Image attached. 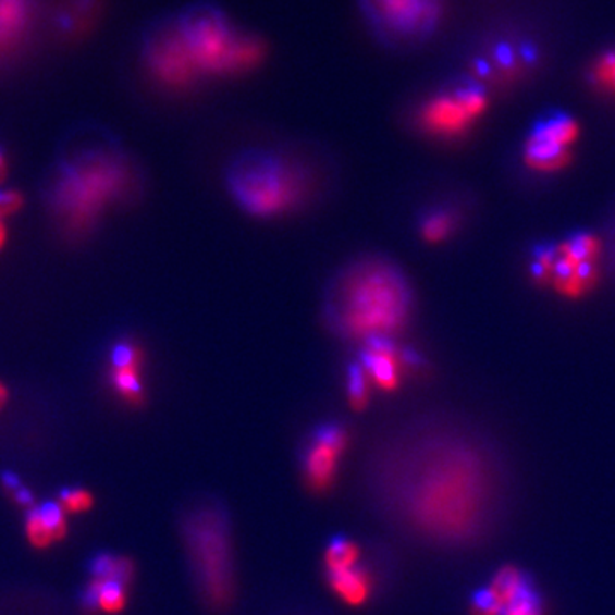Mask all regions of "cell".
Instances as JSON below:
<instances>
[{"label": "cell", "mask_w": 615, "mask_h": 615, "mask_svg": "<svg viewBox=\"0 0 615 615\" xmlns=\"http://www.w3.org/2000/svg\"><path fill=\"white\" fill-rule=\"evenodd\" d=\"M26 536L36 549H48L67 536V520L59 504L32 508L26 520Z\"/></svg>", "instance_id": "obj_18"}, {"label": "cell", "mask_w": 615, "mask_h": 615, "mask_svg": "<svg viewBox=\"0 0 615 615\" xmlns=\"http://www.w3.org/2000/svg\"><path fill=\"white\" fill-rule=\"evenodd\" d=\"M140 62L152 79L179 88L194 83L199 74L192 64L176 29L173 12L156 17L140 35Z\"/></svg>", "instance_id": "obj_11"}, {"label": "cell", "mask_w": 615, "mask_h": 615, "mask_svg": "<svg viewBox=\"0 0 615 615\" xmlns=\"http://www.w3.org/2000/svg\"><path fill=\"white\" fill-rule=\"evenodd\" d=\"M5 175H8V159L0 149V182H4Z\"/></svg>", "instance_id": "obj_28"}, {"label": "cell", "mask_w": 615, "mask_h": 615, "mask_svg": "<svg viewBox=\"0 0 615 615\" xmlns=\"http://www.w3.org/2000/svg\"><path fill=\"white\" fill-rule=\"evenodd\" d=\"M472 607L477 615L542 614L532 578L512 566L494 573L491 581L477 590Z\"/></svg>", "instance_id": "obj_12"}, {"label": "cell", "mask_w": 615, "mask_h": 615, "mask_svg": "<svg viewBox=\"0 0 615 615\" xmlns=\"http://www.w3.org/2000/svg\"><path fill=\"white\" fill-rule=\"evenodd\" d=\"M602 235L605 239V270L615 278V212L605 224Z\"/></svg>", "instance_id": "obj_26"}, {"label": "cell", "mask_w": 615, "mask_h": 615, "mask_svg": "<svg viewBox=\"0 0 615 615\" xmlns=\"http://www.w3.org/2000/svg\"><path fill=\"white\" fill-rule=\"evenodd\" d=\"M590 83L600 93L615 96V50L605 52L595 60L590 69Z\"/></svg>", "instance_id": "obj_24"}, {"label": "cell", "mask_w": 615, "mask_h": 615, "mask_svg": "<svg viewBox=\"0 0 615 615\" xmlns=\"http://www.w3.org/2000/svg\"><path fill=\"white\" fill-rule=\"evenodd\" d=\"M369 35L390 52H410L436 35L441 0H356Z\"/></svg>", "instance_id": "obj_8"}, {"label": "cell", "mask_w": 615, "mask_h": 615, "mask_svg": "<svg viewBox=\"0 0 615 615\" xmlns=\"http://www.w3.org/2000/svg\"><path fill=\"white\" fill-rule=\"evenodd\" d=\"M95 504V497L91 492L86 489H69L62 492L59 506L65 515H79V513L88 512Z\"/></svg>", "instance_id": "obj_25"}, {"label": "cell", "mask_w": 615, "mask_h": 615, "mask_svg": "<svg viewBox=\"0 0 615 615\" xmlns=\"http://www.w3.org/2000/svg\"><path fill=\"white\" fill-rule=\"evenodd\" d=\"M374 508L393 527L440 551L500 539L518 506V476L491 431L458 414L429 410L374 443L365 467Z\"/></svg>", "instance_id": "obj_1"}, {"label": "cell", "mask_w": 615, "mask_h": 615, "mask_svg": "<svg viewBox=\"0 0 615 615\" xmlns=\"http://www.w3.org/2000/svg\"><path fill=\"white\" fill-rule=\"evenodd\" d=\"M605 270V239L602 231L576 230L554 239L548 290L564 299H583L599 287Z\"/></svg>", "instance_id": "obj_9"}, {"label": "cell", "mask_w": 615, "mask_h": 615, "mask_svg": "<svg viewBox=\"0 0 615 615\" xmlns=\"http://www.w3.org/2000/svg\"><path fill=\"white\" fill-rule=\"evenodd\" d=\"M580 137V123L571 113L545 112L521 139L518 163L530 179H554L571 167Z\"/></svg>", "instance_id": "obj_10"}, {"label": "cell", "mask_w": 615, "mask_h": 615, "mask_svg": "<svg viewBox=\"0 0 615 615\" xmlns=\"http://www.w3.org/2000/svg\"><path fill=\"white\" fill-rule=\"evenodd\" d=\"M349 443L347 429L337 422L318 426L305 457H303V472L305 479L313 491H325L337 472L339 458L346 452Z\"/></svg>", "instance_id": "obj_15"}, {"label": "cell", "mask_w": 615, "mask_h": 615, "mask_svg": "<svg viewBox=\"0 0 615 615\" xmlns=\"http://www.w3.org/2000/svg\"><path fill=\"white\" fill-rule=\"evenodd\" d=\"M327 576H329L330 588L346 604L358 607L368 602L371 596V590H373L371 576L359 564L356 568L346 569V571L327 573Z\"/></svg>", "instance_id": "obj_19"}, {"label": "cell", "mask_w": 615, "mask_h": 615, "mask_svg": "<svg viewBox=\"0 0 615 615\" xmlns=\"http://www.w3.org/2000/svg\"><path fill=\"white\" fill-rule=\"evenodd\" d=\"M327 175L311 156L281 146L246 147L224 168L226 194L248 218L272 221L311 206Z\"/></svg>", "instance_id": "obj_4"}, {"label": "cell", "mask_w": 615, "mask_h": 615, "mask_svg": "<svg viewBox=\"0 0 615 615\" xmlns=\"http://www.w3.org/2000/svg\"><path fill=\"white\" fill-rule=\"evenodd\" d=\"M371 381L358 359L347 368V397L353 409L365 410L371 395Z\"/></svg>", "instance_id": "obj_23"}, {"label": "cell", "mask_w": 615, "mask_h": 615, "mask_svg": "<svg viewBox=\"0 0 615 615\" xmlns=\"http://www.w3.org/2000/svg\"><path fill=\"white\" fill-rule=\"evenodd\" d=\"M93 576L103 580H115L128 585L134 578V564L125 557L101 554L93 561Z\"/></svg>", "instance_id": "obj_22"}, {"label": "cell", "mask_w": 615, "mask_h": 615, "mask_svg": "<svg viewBox=\"0 0 615 615\" xmlns=\"http://www.w3.org/2000/svg\"><path fill=\"white\" fill-rule=\"evenodd\" d=\"M194 583L207 607L224 611L235 600L236 571L230 516L218 503L195 504L180 520Z\"/></svg>", "instance_id": "obj_5"}, {"label": "cell", "mask_w": 615, "mask_h": 615, "mask_svg": "<svg viewBox=\"0 0 615 615\" xmlns=\"http://www.w3.org/2000/svg\"><path fill=\"white\" fill-rule=\"evenodd\" d=\"M416 311L409 275L392 258L366 254L330 275L323 290L322 318L330 334L365 344L374 339H398Z\"/></svg>", "instance_id": "obj_3"}, {"label": "cell", "mask_w": 615, "mask_h": 615, "mask_svg": "<svg viewBox=\"0 0 615 615\" xmlns=\"http://www.w3.org/2000/svg\"><path fill=\"white\" fill-rule=\"evenodd\" d=\"M491 107V93L462 76L426 96L413 112V127L429 139H464Z\"/></svg>", "instance_id": "obj_7"}, {"label": "cell", "mask_w": 615, "mask_h": 615, "mask_svg": "<svg viewBox=\"0 0 615 615\" xmlns=\"http://www.w3.org/2000/svg\"><path fill=\"white\" fill-rule=\"evenodd\" d=\"M41 20L44 0H0V67L28 50Z\"/></svg>", "instance_id": "obj_14"}, {"label": "cell", "mask_w": 615, "mask_h": 615, "mask_svg": "<svg viewBox=\"0 0 615 615\" xmlns=\"http://www.w3.org/2000/svg\"><path fill=\"white\" fill-rule=\"evenodd\" d=\"M23 207V197L17 192H0V218L5 219Z\"/></svg>", "instance_id": "obj_27"}, {"label": "cell", "mask_w": 615, "mask_h": 615, "mask_svg": "<svg viewBox=\"0 0 615 615\" xmlns=\"http://www.w3.org/2000/svg\"><path fill=\"white\" fill-rule=\"evenodd\" d=\"M8 397H9L8 390H5V386L2 385V383H0V410H2V407H4L5 405V402H8Z\"/></svg>", "instance_id": "obj_29"}, {"label": "cell", "mask_w": 615, "mask_h": 615, "mask_svg": "<svg viewBox=\"0 0 615 615\" xmlns=\"http://www.w3.org/2000/svg\"><path fill=\"white\" fill-rule=\"evenodd\" d=\"M110 383L119 397L132 405L144 398L143 350L131 339H120L110 350Z\"/></svg>", "instance_id": "obj_16"}, {"label": "cell", "mask_w": 615, "mask_h": 615, "mask_svg": "<svg viewBox=\"0 0 615 615\" xmlns=\"http://www.w3.org/2000/svg\"><path fill=\"white\" fill-rule=\"evenodd\" d=\"M183 47L199 76L230 72L245 62L235 26L226 12L206 0L190 2L173 12Z\"/></svg>", "instance_id": "obj_6"}, {"label": "cell", "mask_w": 615, "mask_h": 615, "mask_svg": "<svg viewBox=\"0 0 615 615\" xmlns=\"http://www.w3.org/2000/svg\"><path fill=\"white\" fill-rule=\"evenodd\" d=\"M359 365L368 374L371 385L385 392H393L401 386L402 378L410 369L425 368L421 354L405 349L398 339H374L359 346Z\"/></svg>", "instance_id": "obj_13"}, {"label": "cell", "mask_w": 615, "mask_h": 615, "mask_svg": "<svg viewBox=\"0 0 615 615\" xmlns=\"http://www.w3.org/2000/svg\"><path fill=\"white\" fill-rule=\"evenodd\" d=\"M361 559V549L347 537L339 536L330 540L325 551L327 573L346 571L356 568Z\"/></svg>", "instance_id": "obj_21"}, {"label": "cell", "mask_w": 615, "mask_h": 615, "mask_svg": "<svg viewBox=\"0 0 615 615\" xmlns=\"http://www.w3.org/2000/svg\"><path fill=\"white\" fill-rule=\"evenodd\" d=\"M467 219V204L460 199L440 200L422 211L417 233L426 245H443L460 233Z\"/></svg>", "instance_id": "obj_17"}, {"label": "cell", "mask_w": 615, "mask_h": 615, "mask_svg": "<svg viewBox=\"0 0 615 615\" xmlns=\"http://www.w3.org/2000/svg\"><path fill=\"white\" fill-rule=\"evenodd\" d=\"M84 604L91 611L120 614L127 604V585L93 576L91 583L84 595Z\"/></svg>", "instance_id": "obj_20"}, {"label": "cell", "mask_w": 615, "mask_h": 615, "mask_svg": "<svg viewBox=\"0 0 615 615\" xmlns=\"http://www.w3.org/2000/svg\"><path fill=\"white\" fill-rule=\"evenodd\" d=\"M77 137L60 155L45 190L57 230L71 242L91 235L116 207L131 204L143 183L134 159L108 132Z\"/></svg>", "instance_id": "obj_2"}]
</instances>
